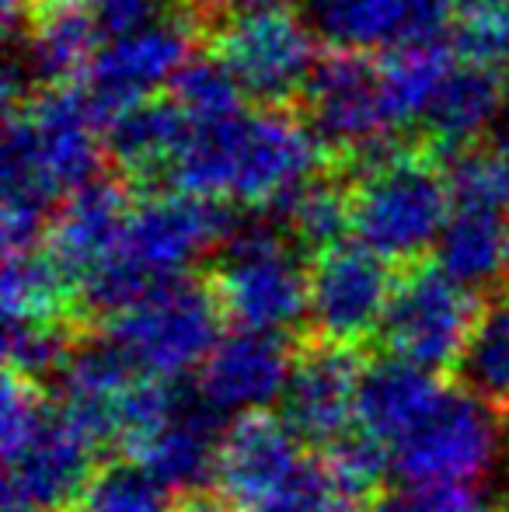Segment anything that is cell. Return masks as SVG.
I'll list each match as a JSON object with an SVG mask.
<instances>
[{
    "instance_id": "cell-7",
    "label": "cell",
    "mask_w": 509,
    "mask_h": 512,
    "mask_svg": "<svg viewBox=\"0 0 509 512\" xmlns=\"http://www.w3.org/2000/svg\"><path fill=\"white\" fill-rule=\"evenodd\" d=\"M482 307L475 290L450 279L440 265L415 262L394 286L381 342L391 356L408 359L429 373L457 370Z\"/></svg>"
},
{
    "instance_id": "cell-33",
    "label": "cell",
    "mask_w": 509,
    "mask_h": 512,
    "mask_svg": "<svg viewBox=\"0 0 509 512\" xmlns=\"http://www.w3.org/2000/svg\"><path fill=\"white\" fill-rule=\"evenodd\" d=\"M77 342V324H7V370L39 384L63 370Z\"/></svg>"
},
{
    "instance_id": "cell-41",
    "label": "cell",
    "mask_w": 509,
    "mask_h": 512,
    "mask_svg": "<svg viewBox=\"0 0 509 512\" xmlns=\"http://www.w3.org/2000/svg\"><path fill=\"white\" fill-rule=\"evenodd\" d=\"M499 154H503L509 164V95H506V108H503V140H499Z\"/></svg>"
},
{
    "instance_id": "cell-22",
    "label": "cell",
    "mask_w": 509,
    "mask_h": 512,
    "mask_svg": "<svg viewBox=\"0 0 509 512\" xmlns=\"http://www.w3.org/2000/svg\"><path fill=\"white\" fill-rule=\"evenodd\" d=\"M443 391L447 387L436 380V373L387 352L363 370L356 429L374 436L387 450H394L408 432L419 429V422L429 411L440 405Z\"/></svg>"
},
{
    "instance_id": "cell-12",
    "label": "cell",
    "mask_w": 509,
    "mask_h": 512,
    "mask_svg": "<svg viewBox=\"0 0 509 512\" xmlns=\"http://www.w3.org/2000/svg\"><path fill=\"white\" fill-rule=\"evenodd\" d=\"M297 105H304L300 115L325 143L328 161H339L381 133H394L384 115L381 60L374 53L335 46L321 53Z\"/></svg>"
},
{
    "instance_id": "cell-25",
    "label": "cell",
    "mask_w": 509,
    "mask_h": 512,
    "mask_svg": "<svg viewBox=\"0 0 509 512\" xmlns=\"http://www.w3.org/2000/svg\"><path fill=\"white\" fill-rule=\"evenodd\" d=\"M381 60V95L387 126L401 133L415 119H426L429 105L457 67V53L450 39H422L408 46L377 53Z\"/></svg>"
},
{
    "instance_id": "cell-17",
    "label": "cell",
    "mask_w": 509,
    "mask_h": 512,
    "mask_svg": "<svg viewBox=\"0 0 509 512\" xmlns=\"http://www.w3.org/2000/svg\"><path fill=\"white\" fill-rule=\"evenodd\" d=\"M297 345L269 331H245L224 335L220 345L199 366L196 394L220 415H245L265 411L286 394L293 373Z\"/></svg>"
},
{
    "instance_id": "cell-16",
    "label": "cell",
    "mask_w": 509,
    "mask_h": 512,
    "mask_svg": "<svg viewBox=\"0 0 509 512\" xmlns=\"http://www.w3.org/2000/svg\"><path fill=\"white\" fill-rule=\"evenodd\" d=\"M133 206V189L119 175L91 178L56 206L46 234V251L74 279L77 293L105 262L119 255Z\"/></svg>"
},
{
    "instance_id": "cell-13",
    "label": "cell",
    "mask_w": 509,
    "mask_h": 512,
    "mask_svg": "<svg viewBox=\"0 0 509 512\" xmlns=\"http://www.w3.org/2000/svg\"><path fill=\"white\" fill-rule=\"evenodd\" d=\"M367 363L360 349L311 335L297 342L293 373L283 394V418L304 443L335 446L356 425V401Z\"/></svg>"
},
{
    "instance_id": "cell-21",
    "label": "cell",
    "mask_w": 509,
    "mask_h": 512,
    "mask_svg": "<svg viewBox=\"0 0 509 512\" xmlns=\"http://www.w3.org/2000/svg\"><path fill=\"white\" fill-rule=\"evenodd\" d=\"M18 32L42 84L84 81L105 39L95 0H28Z\"/></svg>"
},
{
    "instance_id": "cell-27",
    "label": "cell",
    "mask_w": 509,
    "mask_h": 512,
    "mask_svg": "<svg viewBox=\"0 0 509 512\" xmlns=\"http://www.w3.org/2000/svg\"><path fill=\"white\" fill-rule=\"evenodd\" d=\"M436 265L461 286H496L509 269V223L489 209H454L436 241Z\"/></svg>"
},
{
    "instance_id": "cell-31",
    "label": "cell",
    "mask_w": 509,
    "mask_h": 512,
    "mask_svg": "<svg viewBox=\"0 0 509 512\" xmlns=\"http://www.w3.org/2000/svg\"><path fill=\"white\" fill-rule=\"evenodd\" d=\"M447 32L461 63L509 70V0H454Z\"/></svg>"
},
{
    "instance_id": "cell-20",
    "label": "cell",
    "mask_w": 509,
    "mask_h": 512,
    "mask_svg": "<svg viewBox=\"0 0 509 512\" xmlns=\"http://www.w3.org/2000/svg\"><path fill=\"white\" fill-rule=\"evenodd\" d=\"M224 429V415L213 411L199 394H192L161 429L129 446L126 460L147 467L171 492L189 495L199 488H213Z\"/></svg>"
},
{
    "instance_id": "cell-38",
    "label": "cell",
    "mask_w": 509,
    "mask_h": 512,
    "mask_svg": "<svg viewBox=\"0 0 509 512\" xmlns=\"http://www.w3.org/2000/svg\"><path fill=\"white\" fill-rule=\"evenodd\" d=\"M290 0H185V14L199 25V32H210L231 14L265 11V7H286Z\"/></svg>"
},
{
    "instance_id": "cell-8",
    "label": "cell",
    "mask_w": 509,
    "mask_h": 512,
    "mask_svg": "<svg viewBox=\"0 0 509 512\" xmlns=\"http://www.w3.org/2000/svg\"><path fill=\"white\" fill-rule=\"evenodd\" d=\"M482 398L447 387L440 405L391 450L394 474L415 485H478L503 446V418Z\"/></svg>"
},
{
    "instance_id": "cell-9",
    "label": "cell",
    "mask_w": 509,
    "mask_h": 512,
    "mask_svg": "<svg viewBox=\"0 0 509 512\" xmlns=\"http://www.w3.org/2000/svg\"><path fill=\"white\" fill-rule=\"evenodd\" d=\"M231 203L192 196V192H143L133 206L123 237V255L150 283H171L189 276L192 262L238 230Z\"/></svg>"
},
{
    "instance_id": "cell-6",
    "label": "cell",
    "mask_w": 509,
    "mask_h": 512,
    "mask_svg": "<svg viewBox=\"0 0 509 512\" xmlns=\"http://www.w3.org/2000/svg\"><path fill=\"white\" fill-rule=\"evenodd\" d=\"M206 49L265 108L297 105L318 67L314 25L290 7L231 14L206 32Z\"/></svg>"
},
{
    "instance_id": "cell-35",
    "label": "cell",
    "mask_w": 509,
    "mask_h": 512,
    "mask_svg": "<svg viewBox=\"0 0 509 512\" xmlns=\"http://www.w3.org/2000/svg\"><path fill=\"white\" fill-rule=\"evenodd\" d=\"M245 512H367V509L349 499L339 488V481L328 474V467L321 464V457H314L293 478L290 488H283L269 502H258V506Z\"/></svg>"
},
{
    "instance_id": "cell-19",
    "label": "cell",
    "mask_w": 509,
    "mask_h": 512,
    "mask_svg": "<svg viewBox=\"0 0 509 512\" xmlns=\"http://www.w3.org/2000/svg\"><path fill=\"white\" fill-rule=\"evenodd\" d=\"M189 133L192 122L182 108L168 95H154L105 126V154L133 192H157L168 185Z\"/></svg>"
},
{
    "instance_id": "cell-4",
    "label": "cell",
    "mask_w": 509,
    "mask_h": 512,
    "mask_svg": "<svg viewBox=\"0 0 509 512\" xmlns=\"http://www.w3.org/2000/svg\"><path fill=\"white\" fill-rule=\"evenodd\" d=\"M224 321L210 279L182 276L161 283L123 314L98 324V335L116 345L136 377L182 380L220 345Z\"/></svg>"
},
{
    "instance_id": "cell-2",
    "label": "cell",
    "mask_w": 509,
    "mask_h": 512,
    "mask_svg": "<svg viewBox=\"0 0 509 512\" xmlns=\"http://www.w3.org/2000/svg\"><path fill=\"white\" fill-rule=\"evenodd\" d=\"M105 133L84 84H39L4 108V199L53 209L98 178Z\"/></svg>"
},
{
    "instance_id": "cell-37",
    "label": "cell",
    "mask_w": 509,
    "mask_h": 512,
    "mask_svg": "<svg viewBox=\"0 0 509 512\" xmlns=\"http://www.w3.org/2000/svg\"><path fill=\"white\" fill-rule=\"evenodd\" d=\"M412 512H489V499L478 485H415L405 488Z\"/></svg>"
},
{
    "instance_id": "cell-42",
    "label": "cell",
    "mask_w": 509,
    "mask_h": 512,
    "mask_svg": "<svg viewBox=\"0 0 509 512\" xmlns=\"http://www.w3.org/2000/svg\"><path fill=\"white\" fill-rule=\"evenodd\" d=\"M503 432H506V439H509V408L503 411Z\"/></svg>"
},
{
    "instance_id": "cell-24",
    "label": "cell",
    "mask_w": 509,
    "mask_h": 512,
    "mask_svg": "<svg viewBox=\"0 0 509 512\" xmlns=\"http://www.w3.org/2000/svg\"><path fill=\"white\" fill-rule=\"evenodd\" d=\"M258 213L269 216L304 255L307 251L318 255L332 244H342L353 230V185L328 164L325 171L307 178L300 189Z\"/></svg>"
},
{
    "instance_id": "cell-23",
    "label": "cell",
    "mask_w": 509,
    "mask_h": 512,
    "mask_svg": "<svg viewBox=\"0 0 509 512\" xmlns=\"http://www.w3.org/2000/svg\"><path fill=\"white\" fill-rule=\"evenodd\" d=\"M506 95L509 84L499 70L471 67V63L454 67L422 119V143L429 147V154L443 161L457 150L475 147L485 129L503 115Z\"/></svg>"
},
{
    "instance_id": "cell-34",
    "label": "cell",
    "mask_w": 509,
    "mask_h": 512,
    "mask_svg": "<svg viewBox=\"0 0 509 512\" xmlns=\"http://www.w3.org/2000/svg\"><path fill=\"white\" fill-rule=\"evenodd\" d=\"M53 401L42 394V387L28 377L7 370L4 377V405H0V443H4V460H14L46 425Z\"/></svg>"
},
{
    "instance_id": "cell-36",
    "label": "cell",
    "mask_w": 509,
    "mask_h": 512,
    "mask_svg": "<svg viewBox=\"0 0 509 512\" xmlns=\"http://www.w3.org/2000/svg\"><path fill=\"white\" fill-rule=\"evenodd\" d=\"M105 35H126L185 14V0H95Z\"/></svg>"
},
{
    "instance_id": "cell-43",
    "label": "cell",
    "mask_w": 509,
    "mask_h": 512,
    "mask_svg": "<svg viewBox=\"0 0 509 512\" xmlns=\"http://www.w3.org/2000/svg\"><path fill=\"white\" fill-rule=\"evenodd\" d=\"M4 512H25V509H18V506H11V502H4Z\"/></svg>"
},
{
    "instance_id": "cell-29",
    "label": "cell",
    "mask_w": 509,
    "mask_h": 512,
    "mask_svg": "<svg viewBox=\"0 0 509 512\" xmlns=\"http://www.w3.org/2000/svg\"><path fill=\"white\" fill-rule=\"evenodd\" d=\"M182 115L192 126H213V122H227L241 115L245 108V91L234 81V74L217 60V56H192L175 77H171L168 91Z\"/></svg>"
},
{
    "instance_id": "cell-3",
    "label": "cell",
    "mask_w": 509,
    "mask_h": 512,
    "mask_svg": "<svg viewBox=\"0 0 509 512\" xmlns=\"http://www.w3.org/2000/svg\"><path fill=\"white\" fill-rule=\"evenodd\" d=\"M206 279L224 317L245 331L283 335L311 314L304 251L265 213L252 223H238L231 241L220 244V258Z\"/></svg>"
},
{
    "instance_id": "cell-28",
    "label": "cell",
    "mask_w": 509,
    "mask_h": 512,
    "mask_svg": "<svg viewBox=\"0 0 509 512\" xmlns=\"http://www.w3.org/2000/svg\"><path fill=\"white\" fill-rule=\"evenodd\" d=\"M457 380L489 408H509V286L492 290L489 304L482 307L468 349L457 363Z\"/></svg>"
},
{
    "instance_id": "cell-32",
    "label": "cell",
    "mask_w": 509,
    "mask_h": 512,
    "mask_svg": "<svg viewBox=\"0 0 509 512\" xmlns=\"http://www.w3.org/2000/svg\"><path fill=\"white\" fill-rule=\"evenodd\" d=\"M440 164H443V171H447L454 209H489V213H503L509 206V164L499 150L478 147L475 143V147L443 157Z\"/></svg>"
},
{
    "instance_id": "cell-15",
    "label": "cell",
    "mask_w": 509,
    "mask_h": 512,
    "mask_svg": "<svg viewBox=\"0 0 509 512\" xmlns=\"http://www.w3.org/2000/svg\"><path fill=\"white\" fill-rule=\"evenodd\" d=\"M102 457L98 443L84 436L53 401L46 425L14 460H7L4 502L25 512H74L95 464Z\"/></svg>"
},
{
    "instance_id": "cell-5",
    "label": "cell",
    "mask_w": 509,
    "mask_h": 512,
    "mask_svg": "<svg viewBox=\"0 0 509 512\" xmlns=\"http://www.w3.org/2000/svg\"><path fill=\"white\" fill-rule=\"evenodd\" d=\"M454 213L447 171L422 136L391 164L353 182V230L387 262L415 265Z\"/></svg>"
},
{
    "instance_id": "cell-10",
    "label": "cell",
    "mask_w": 509,
    "mask_h": 512,
    "mask_svg": "<svg viewBox=\"0 0 509 512\" xmlns=\"http://www.w3.org/2000/svg\"><path fill=\"white\" fill-rule=\"evenodd\" d=\"M307 272H311V314H307L311 335L353 349L381 335L384 314L398 286L387 269V258L363 241H342L311 255Z\"/></svg>"
},
{
    "instance_id": "cell-1",
    "label": "cell",
    "mask_w": 509,
    "mask_h": 512,
    "mask_svg": "<svg viewBox=\"0 0 509 512\" xmlns=\"http://www.w3.org/2000/svg\"><path fill=\"white\" fill-rule=\"evenodd\" d=\"M328 150L293 108H258L192 126L168 182L178 192L269 209L325 171Z\"/></svg>"
},
{
    "instance_id": "cell-40",
    "label": "cell",
    "mask_w": 509,
    "mask_h": 512,
    "mask_svg": "<svg viewBox=\"0 0 509 512\" xmlns=\"http://www.w3.org/2000/svg\"><path fill=\"white\" fill-rule=\"evenodd\" d=\"M367 512H412V506H408L405 492H398V495H381Z\"/></svg>"
},
{
    "instance_id": "cell-30",
    "label": "cell",
    "mask_w": 509,
    "mask_h": 512,
    "mask_svg": "<svg viewBox=\"0 0 509 512\" xmlns=\"http://www.w3.org/2000/svg\"><path fill=\"white\" fill-rule=\"evenodd\" d=\"M175 492L136 460H116L95 471L74 512H175Z\"/></svg>"
},
{
    "instance_id": "cell-18",
    "label": "cell",
    "mask_w": 509,
    "mask_h": 512,
    "mask_svg": "<svg viewBox=\"0 0 509 512\" xmlns=\"http://www.w3.org/2000/svg\"><path fill=\"white\" fill-rule=\"evenodd\" d=\"M454 0H307V21L335 49L387 53L408 42L440 39Z\"/></svg>"
},
{
    "instance_id": "cell-14",
    "label": "cell",
    "mask_w": 509,
    "mask_h": 512,
    "mask_svg": "<svg viewBox=\"0 0 509 512\" xmlns=\"http://www.w3.org/2000/svg\"><path fill=\"white\" fill-rule=\"evenodd\" d=\"M300 446L304 439L293 432V425L272 411L234 415L220 439L213 488L234 509H252L258 502H269L304 471L307 457Z\"/></svg>"
},
{
    "instance_id": "cell-26",
    "label": "cell",
    "mask_w": 509,
    "mask_h": 512,
    "mask_svg": "<svg viewBox=\"0 0 509 512\" xmlns=\"http://www.w3.org/2000/svg\"><path fill=\"white\" fill-rule=\"evenodd\" d=\"M0 300L7 324H84L74 279L49 255L46 244L21 255H4Z\"/></svg>"
},
{
    "instance_id": "cell-11",
    "label": "cell",
    "mask_w": 509,
    "mask_h": 512,
    "mask_svg": "<svg viewBox=\"0 0 509 512\" xmlns=\"http://www.w3.org/2000/svg\"><path fill=\"white\" fill-rule=\"evenodd\" d=\"M196 35L199 25L189 14H175L157 25L112 35L98 49L95 63L81 81L102 129L126 108L147 102L164 84H171V77L192 60Z\"/></svg>"
},
{
    "instance_id": "cell-39",
    "label": "cell",
    "mask_w": 509,
    "mask_h": 512,
    "mask_svg": "<svg viewBox=\"0 0 509 512\" xmlns=\"http://www.w3.org/2000/svg\"><path fill=\"white\" fill-rule=\"evenodd\" d=\"M175 512H234V506L217 492V488H199V492L182 495Z\"/></svg>"
}]
</instances>
